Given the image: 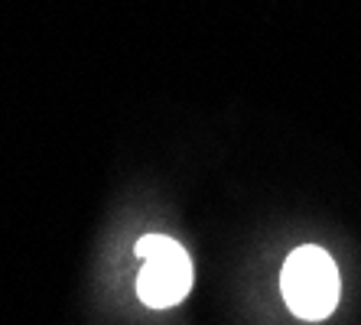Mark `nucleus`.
<instances>
[{"mask_svg":"<svg viewBox=\"0 0 361 325\" xmlns=\"http://www.w3.org/2000/svg\"><path fill=\"white\" fill-rule=\"evenodd\" d=\"M189 286H192V260L179 247V241L163 234L160 247L150 257H143V270L137 276V296L153 309H166L185 300Z\"/></svg>","mask_w":361,"mask_h":325,"instance_id":"2","label":"nucleus"},{"mask_svg":"<svg viewBox=\"0 0 361 325\" xmlns=\"http://www.w3.org/2000/svg\"><path fill=\"white\" fill-rule=\"evenodd\" d=\"M283 300L300 319H326L336 312L338 302V270L336 260L322 247H300L283 264Z\"/></svg>","mask_w":361,"mask_h":325,"instance_id":"1","label":"nucleus"}]
</instances>
